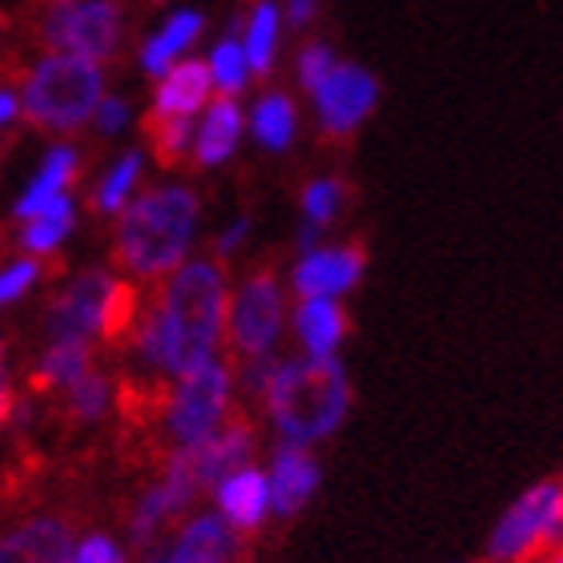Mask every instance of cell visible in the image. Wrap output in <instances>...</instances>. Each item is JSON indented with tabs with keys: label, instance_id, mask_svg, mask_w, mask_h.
<instances>
[{
	"label": "cell",
	"instance_id": "obj_32",
	"mask_svg": "<svg viewBox=\"0 0 563 563\" xmlns=\"http://www.w3.org/2000/svg\"><path fill=\"white\" fill-rule=\"evenodd\" d=\"M36 282H41V262L36 258H16V262H9V266H0V310L12 302H21Z\"/></svg>",
	"mask_w": 563,
	"mask_h": 563
},
{
	"label": "cell",
	"instance_id": "obj_40",
	"mask_svg": "<svg viewBox=\"0 0 563 563\" xmlns=\"http://www.w3.org/2000/svg\"><path fill=\"white\" fill-rule=\"evenodd\" d=\"M536 563H563V555L560 552H548L543 560H536Z\"/></svg>",
	"mask_w": 563,
	"mask_h": 563
},
{
	"label": "cell",
	"instance_id": "obj_5",
	"mask_svg": "<svg viewBox=\"0 0 563 563\" xmlns=\"http://www.w3.org/2000/svg\"><path fill=\"white\" fill-rule=\"evenodd\" d=\"M137 314V290L133 282L113 278L109 271H85L53 298L45 314V327L53 339H81V342H113L130 334Z\"/></svg>",
	"mask_w": 563,
	"mask_h": 563
},
{
	"label": "cell",
	"instance_id": "obj_17",
	"mask_svg": "<svg viewBox=\"0 0 563 563\" xmlns=\"http://www.w3.org/2000/svg\"><path fill=\"white\" fill-rule=\"evenodd\" d=\"M298 339L302 358H339V346L346 342V310L330 298H298L294 314L286 318Z\"/></svg>",
	"mask_w": 563,
	"mask_h": 563
},
{
	"label": "cell",
	"instance_id": "obj_15",
	"mask_svg": "<svg viewBox=\"0 0 563 563\" xmlns=\"http://www.w3.org/2000/svg\"><path fill=\"white\" fill-rule=\"evenodd\" d=\"M363 266L366 258L358 246H318L298 258L290 286L298 298H330V302H339L342 294L358 286Z\"/></svg>",
	"mask_w": 563,
	"mask_h": 563
},
{
	"label": "cell",
	"instance_id": "obj_24",
	"mask_svg": "<svg viewBox=\"0 0 563 563\" xmlns=\"http://www.w3.org/2000/svg\"><path fill=\"white\" fill-rule=\"evenodd\" d=\"M113 402H118V387H113V378L101 375V371H89L81 383H73V387L65 390V407H69V415L77 422L109 419Z\"/></svg>",
	"mask_w": 563,
	"mask_h": 563
},
{
	"label": "cell",
	"instance_id": "obj_23",
	"mask_svg": "<svg viewBox=\"0 0 563 563\" xmlns=\"http://www.w3.org/2000/svg\"><path fill=\"white\" fill-rule=\"evenodd\" d=\"M73 234V201L69 194L57 201H48L45 210H36L29 222H24V234H21V246L36 258H45V254H57L60 242Z\"/></svg>",
	"mask_w": 563,
	"mask_h": 563
},
{
	"label": "cell",
	"instance_id": "obj_35",
	"mask_svg": "<svg viewBox=\"0 0 563 563\" xmlns=\"http://www.w3.org/2000/svg\"><path fill=\"white\" fill-rule=\"evenodd\" d=\"M246 234H250V222H246V218H238V222L230 225V230H222V238H218V258H230V254H234V250L242 246V242H246Z\"/></svg>",
	"mask_w": 563,
	"mask_h": 563
},
{
	"label": "cell",
	"instance_id": "obj_28",
	"mask_svg": "<svg viewBox=\"0 0 563 563\" xmlns=\"http://www.w3.org/2000/svg\"><path fill=\"white\" fill-rule=\"evenodd\" d=\"M145 133H150L153 153H157L162 165L181 162L186 150H194V130H189L186 118H157V113H153V118L145 121Z\"/></svg>",
	"mask_w": 563,
	"mask_h": 563
},
{
	"label": "cell",
	"instance_id": "obj_10",
	"mask_svg": "<svg viewBox=\"0 0 563 563\" xmlns=\"http://www.w3.org/2000/svg\"><path fill=\"white\" fill-rule=\"evenodd\" d=\"M45 29L48 45H57L60 57H77L85 65H93L118 48L121 9L113 0H53Z\"/></svg>",
	"mask_w": 563,
	"mask_h": 563
},
{
	"label": "cell",
	"instance_id": "obj_30",
	"mask_svg": "<svg viewBox=\"0 0 563 563\" xmlns=\"http://www.w3.org/2000/svg\"><path fill=\"white\" fill-rule=\"evenodd\" d=\"M342 210V181L334 177H322V181H310L302 194V213H306V225H314V230H327Z\"/></svg>",
	"mask_w": 563,
	"mask_h": 563
},
{
	"label": "cell",
	"instance_id": "obj_22",
	"mask_svg": "<svg viewBox=\"0 0 563 563\" xmlns=\"http://www.w3.org/2000/svg\"><path fill=\"white\" fill-rule=\"evenodd\" d=\"M198 36H201V16H198V12H177V16H169V24H165L162 33L145 45V53H141V65H145L153 77H165V73L174 69V60L181 57V53H186Z\"/></svg>",
	"mask_w": 563,
	"mask_h": 563
},
{
	"label": "cell",
	"instance_id": "obj_29",
	"mask_svg": "<svg viewBox=\"0 0 563 563\" xmlns=\"http://www.w3.org/2000/svg\"><path fill=\"white\" fill-rule=\"evenodd\" d=\"M210 81H218V89H222L225 97H234L246 89V57H242V45L238 41H222V45L213 48V57H210Z\"/></svg>",
	"mask_w": 563,
	"mask_h": 563
},
{
	"label": "cell",
	"instance_id": "obj_19",
	"mask_svg": "<svg viewBox=\"0 0 563 563\" xmlns=\"http://www.w3.org/2000/svg\"><path fill=\"white\" fill-rule=\"evenodd\" d=\"M210 97V69L201 60H181L162 77L157 89V118H194Z\"/></svg>",
	"mask_w": 563,
	"mask_h": 563
},
{
	"label": "cell",
	"instance_id": "obj_14",
	"mask_svg": "<svg viewBox=\"0 0 563 563\" xmlns=\"http://www.w3.org/2000/svg\"><path fill=\"white\" fill-rule=\"evenodd\" d=\"M318 97V118L327 133H351L358 130V121L375 109L378 85L375 77L358 65H334L327 73V81L314 89Z\"/></svg>",
	"mask_w": 563,
	"mask_h": 563
},
{
	"label": "cell",
	"instance_id": "obj_25",
	"mask_svg": "<svg viewBox=\"0 0 563 563\" xmlns=\"http://www.w3.org/2000/svg\"><path fill=\"white\" fill-rule=\"evenodd\" d=\"M274 45H278V9H274L271 0H262L258 9L250 12V21H246V48H242L246 69L271 73Z\"/></svg>",
	"mask_w": 563,
	"mask_h": 563
},
{
	"label": "cell",
	"instance_id": "obj_12",
	"mask_svg": "<svg viewBox=\"0 0 563 563\" xmlns=\"http://www.w3.org/2000/svg\"><path fill=\"white\" fill-rule=\"evenodd\" d=\"M266 487H271V516L274 519H294L298 511L310 507V499L322 487V467L318 455L306 446L278 443L271 463H266Z\"/></svg>",
	"mask_w": 563,
	"mask_h": 563
},
{
	"label": "cell",
	"instance_id": "obj_13",
	"mask_svg": "<svg viewBox=\"0 0 563 563\" xmlns=\"http://www.w3.org/2000/svg\"><path fill=\"white\" fill-rule=\"evenodd\" d=\"M177 455H186L201 495H210L213 483L225 479V475L238 467H250V463L258 459V431H254V422L234 415V419L225 422L222 431H213L206 443L189 446V451H177Z\"/></svg>",
	"mask_w": 563,
	"mask_h": 563
},
{
	"label": "cell",
	"instance_id": "obj_16",
	"mask_svg": "<svg viewBox=\"0 0 563 563\" xmlns=\"http://www.w3.org/2000/svg\"><path fill=\"white\" fill-rule=\"evenodd\" d=\"M73 540L69 519L36 511L0 536V563H69Z\"/></svg>",
	"mask_w": 563,
	"mask_h": 563
},
{
	"label": "cell",
	"instance_id": "obj_18",
	"mask_svg": "<svg viewBox=\"0 0 563 563\" xmlns=\"http://www.w3.org/2000/svg\"><path fill=\"white\" fill-rule=\"evenodd\" d=\"M93 371V346L81 339H48V346L41 351L33 366V387L36 390H65L73 383H81L85 375Z\"/></svg>",
	"mask_w": 563,
	"mask_h": 563
},
{
	"label": "cell",
	"instance_id": "obj_9",
	"mask_svg": "<svg viewBox=\"0 0 563 563\" xmlns=\"http://www.w3.org/2000/svg\"><path fill=\"white\" fill-rule=\"evenodd\" d=\"M198 479H194V471H189L186 455H177L169 451L165 455V467L162 475L137 495V504L130 511V543L137 552L153 548V543L165 540V528L177 523V519H186L198 504Z\"/></svg>",
	"mask_w": 563,
	"mask_h": 563
},
{
	"label": "cell",
	"instance_id": "obj_31",
	"mask_svg": "<svg viewBox=\"0 0 563 563\" xmlns=\"http://www.w3.org/2000/svg\"><path fill=\"white\" fill-rule=\"evenodd\" d=\"M69 563H133V555L118 536H109V531H89V536H81V540H73Z\"/></svg>",
	"mask_w": 563,
	"mask_h": 563
},
{
	"label": "cell",
	"instance_id": "obj_33",
	"mask_svg": "<svg viewBox=\"0 0 563 563\" xmlns=\"http://www.w3.org/2000/svg\"><path fill=\"white\" fill-rule=\"evenodd\" d=\"M334 69V57H330V48L327 45H306L302 48V57H298V81L314 93L318 85L327 81V73Z\"/></svg>",
	"mask_w": 563,
	"mask_h": 563
},
{
	"label": "cell",
	"instance_id": "obj_21",
	"mask_svg": "<svg viewBox=\"0 0 563 563\" xmlns=\"http://www.w3.org/2000/svg\"><path fill=\"white\" fill-rule=\"evenodd\" d=\"M238 133H242V113H238L234 101H230V97L213 101L206 121H201L198 141H194V157H198L201 165L225 162L238 145Z\"/></svg>",
	"mask_w": 563,
	"mask_h": 563
},
{
	"label": "cell",
	"instance_id": "obj_20",
	"mask_svg": "<svg viewBox=\"0 0 563 563\" xmlns=\"http://www.w3.org/2000/svg\"><path fill=\"white\" fill-rule=\"evenodd\" d=\"M73 174H77V153L73 150H53L45 157V165H41V174L33 177V186L24 189V198L16 201V218L21 222H29L36 210H45L48 201H57V198H65V189H69V181H73Z\"/></svg>",
	"mask_w": 563,
	"mask_h": 563
},
{
	"label": "cell",
	"instance_id": "obj_37",
	"mask_svg": "<svg viewBox=\"0 0 563 563\" xmlns=\"http://www.w3.org/2000/svg\"><path fill=\"white\" fill-rule=\"evenodd\" d=\"M314 12H318V0H290V21L294 24H306Z\"/></svg>",
	"mask_w": 563,
	"mask_h": 563
},
{
	"label": "cell",
	"instance_id": "obj_34",
	"mask_svg": "<svg viewBox=\"0 0 563 563\" xmlns=\"http://www.w3.org/2000/svg\"><path fill=\"white\" fill-rule=\"evenodd\" d=\"M93 118L106 133H118L121 125L130 121V106H125V101H118V97H101V101H97V109H93Z\"/></svg>",
	"mask_w": 563,
	"mask_h": 563
},
{
	"label": "cell",
	"instance_id": "obj_39",
	"mask_svg": "<svg viewBox=\"0 0 563 563\" xmlns=\"http://www.w3.org/2000/svg\"><path fill=\"white\" fill-rule=\"evenodd\" d=\"M137 563H162V552H157V543H153V548H145Z\"/></svg>",
	"mask_w": 563,
	"mask_h": 563
},
{
	"label": "cell",
	"instance_id": "obj_8",
	"mask_svg": "<svg viewBox=\"0 0 563 563\" xmlns=\"http://www.w3.org/2000/svg\"><path fill=\"white\" fill-rule=\"evenodd\" d=\"M286 334V294L274 274H250L225 298V346L238 363L250 358H278V342Z\"/></svg>",
	"mask_w": 563,
	"mask_h": 563
},
{
	"label": "cell",
	"instance_id": "obj_36",
	"mask_svg": "<svg viewBox=\"0 0 563 563\" xmlns=\"http://www.w3.org/2000/svg\"><path fill=\"white\" fill-rule=\"evenodd\" d=\"M16 399H21V395H16V387H12V383H9V375H0V431L9 427L12 407H16Z\"/></svg>",
	"mask_w": 563,
	"mask_h": 563
},
{
	"label": "cell",
	"instance_id": "obj_3",
	"mask_svg": "<svg viewBox=\"0 0 563 563\" xmlns=\"http://www.w3.org/2000/svg\"><path fill=\"white\" fill-rule=\"evenodd\" d=\"M198 234V198L181 186L150 189L121 210L118 262L133 282H165L189 262V246Z\"/></svg>",
	"mask_w": 563,
	"mask_h": 563
},
{
	"label": "cell",
	"instance_id": "obj_26",
	"mask_svg": "<svg viewBox=\"0 0 563 563\" xmlns=\"http://www.w3.org/2000/svg\"><path fill=\"white\" fill-rule=\"evenodd\" d=\"M141 177V153H125L106 177H101V186L93 194V210L97 213H121L130 206L133 198V186H137Z\"/></svg>",
	"mask_w": 563,
	"mask_h": 563
},
{
	"label": "cell",
	"instance_id": "obj_4",
	"mask_svg": "<svg viewBox=\"0 0 563 563\" xmlns=\"http://www.w3.org/2000/svg\"><path fill=\"white\" fill-rule=\"evenodd\" d=\"M234 366L225 358L189 371V375L169 378L162 387L157 402V427H162L169 451H189V446L206 443L213 431H222L234 419Z\"/></svg>",
	"mask_w": 563,
	"mask_h": 563
},
{
	"label": "cell",
	"instance_id": "obj_38",
	"mask_svg": "<svg viewBox=\"0 0 563 563\" xmlns=\"http://www.w3.org/2000/svg\"><path fill=\"white\" fill-rule=\"evenodd\" d=\"M12 113H16V97H12L9 89H0V125H4Z\"/></svg>",
	"mask_w": 563,
	"mask_h": 563
},
{
	"label": "cell",
	"instance_id": "obj_2",
	"mask_svg": "<svg viewBox=\"0 0 563 563\" xmlns=\"http://www.w3.org/2000/svg\"><path fill=\"white\" fill-rule=\"evenodd\" d=\"M258 402L278 443L314 451L351 415V378L339 358H278Z\"/></svg>",
	"mask_w": 563,
	"mask_h": 563
},
{
	"label": "cell",
	"instance_id": "obj_11",
	"mask_svg": "<svg viewBox=\"0 0 563 563\" xmlns=\"http://www.w3.org/2000/svg\"><path fill=\"white\" fill-rule=\"evenodd\" d=\"M213 516L222 519L234 536H254L271 523V487H266V471L258 463L230 471L225 479L210 487Z\"/></svg>",
	"mask_w": 563,
	"mask_h": 563
},
{
	"label": "cell",
	"instance_id": "obj_1",
	"mask_svg": "<svg viewBox=\"0 0 563 563\" xmlns=\"http://www.w3.org/2000/svg\"><path fill=\"white\" fill-rule=\"evenodd\" d=\"M225 278L222 266L210 258L181 262L150 302H137L130 327L133 358L145 375L169 383L198 366L222 358L225 346Z\"/></svg>",
	"mask_w": 563,
	"mask_h": 563
},
{
	"label": "cell",
	"instance_id": "obj_7",
	"mask_svg": "<svg viewBox=\"0 0 563 563\" xmlns=\"http://www.w3.org/2000/svg\"><path fill=\"white\" fill-rule=\"evenodd\" d=\"M563 483L540 479L519 492L487 536V563H536L560 543Z\"/></svg>",
	"mask_w": 563,
	"mask_h": 563
},
{
	"label": "cell",
	"instance_id": "obj_41",
	"mask_svg": "<svg viewBox=\"0 0 563 563\" xmlns=\"http://www.w3.org/2000/svg\"><path fill=\"white\" fill-rule=\"evenodd\" d=\"M0 375H4V346H0Z\"/></svg>",
	"mask_w": 563,
	"mask_h": 563
},
{
	"label": "cell",
	"instance_id": "obj_6",
	"mask_svg": "<svg viewBox=\"0 0 563 563\" xmlns=\"http://www.w3.org/2000/svg\"><path fill=\"white\" fill-rule=\"evenodd\" d=\"M101 101V73L97 65H85L77 57H45L29 73L21 93L24 118L41 130H77L81 121L93 118Z\"/></svg>",
	"mask_w": 563,
	"mask_h": 563
},
{
	"label": "cell",
	"instance_id": "obj_27",
	"mask_svg": "<svg viewBox=\"0 0 563 563\" xmlns=\"http://www.w3.org/2000/svg\"><path fill=\"white\" fill-rule=\"evenodd\" d=\"M254 137L266 145V150H286L294 137V106L282 93L266 97L254 109Z\"/></svg>",
	"mask_w": 563,
	"mask_h": 563
}]
</instances>
